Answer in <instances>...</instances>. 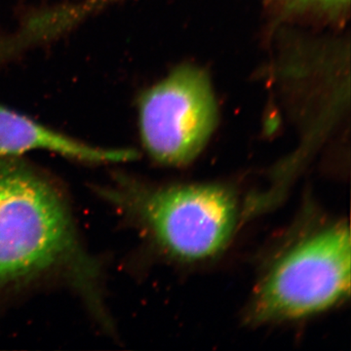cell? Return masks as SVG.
I'll list each match as a JSON object with an SVG mask.
<instances>
[{
  "label": "cell",
  "mask_w": 351,
  "mask_h": 351,
  "mask_svg": "<svg viewBox=\"0 0 351 351\" xmlns=\"http://www.w3.org/2000/svg\"><path fill=\"white\" fill-rule=\"evenodd\" d=\"M54 274L98 301L96 263L59 189L16 157L0 158V291Z\"/></svg>",
  "instance_id": "6da1fadb"
},
{
  "label": "cell",
  "mask_w": 351,
  "mask_h": 351,
  "mask_svg": "<svg viewBox=\"0 0 351 351\" xmlns=\"http://www.w3.org/2000/svg\"><path fill=\"white\" fill-rule=\"evenodd\" d=\"M114 188L106 196L130 210L166 251L182 260H202L218 253L237 225V199L221 186L147 189L124 182Z\"/></svg>",
  "instance_id": "7a4b0ae2"
},
{
  "label": "cell",
  "mask_w": 351,
  "mask_h": 351,
  "mask_svg": "<svg viewBox=\"0 0 351 351\" xmlns=\"http://www.w3.org/2000/svg\"><path fill=\"white\" fill-rule=\"evenodd\" d=\"M350 228L343 223L295 245L261 283L250 319H295L334 306L350 295Z\"/></svg>",
  "instance_id": "3957f363"
},
{
  "label": "cell",
  "mask_w": 351,
  "mask_h": 351,
  "mask_svg": "<svg viewBox=\"0 0 351 351\" xmlns=\"http://www.w3.org/2000/svg\"><path fill=\"white\" fill-rule=\"evenodd\" d=\"M141 136L152 158L186 165L207 144L218 119L216 99L204 71L180 66L138 101Z\"/></svg>",
  "instance_id": "277c9868"
},
{
  "label": "cell",
  "mask_w": 351,
  "mask_h": 351,
  "mask_svg": "<svg viewBox=\"0 0 351 351\" xmlns=\"http://www.w3.org/2000/svg\"><path fill=\"white\" fill-rule=\"evenodd\" d=\"M48 151L86 163H119L135 158L128 149H108L83 143L43 125L0 104V158L27 152Z\"/></svg>",
  "instance_id": "5b68a950"
},
{
  "label": "cell",
  "mask_w": 351,
  "mask_h": 351,
  "mask_svg": "<svg viewBox=\"0 0 351 351\" xmlns=\"http://www.w3.org/2000/svg\"><path fill=\"white\" fill-rule=\"evenodd\" d=\"M302 2H311V3L321 4V5L336 6L345 3L348 0H300Z\"/></svg>",
  "instance_id": "8992f818"
}]
</instances>
